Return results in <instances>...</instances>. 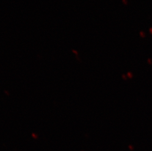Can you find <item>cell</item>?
<instances>
[{
	"mask_svg": "<svg viewBox=\"0 0 152 151\" xmlns=\"http://www.w3.org/2000/svg\"><path fill=\"white\" fill-rule=\"evenodd\" d=\"M150 31H151V33H152V30H150Z\"/></svg>",
	"mask_w": 152,
	"mask_h": 151,
	"instance_id": "cell-1",
	"label": "cell"
}]
</instances>
